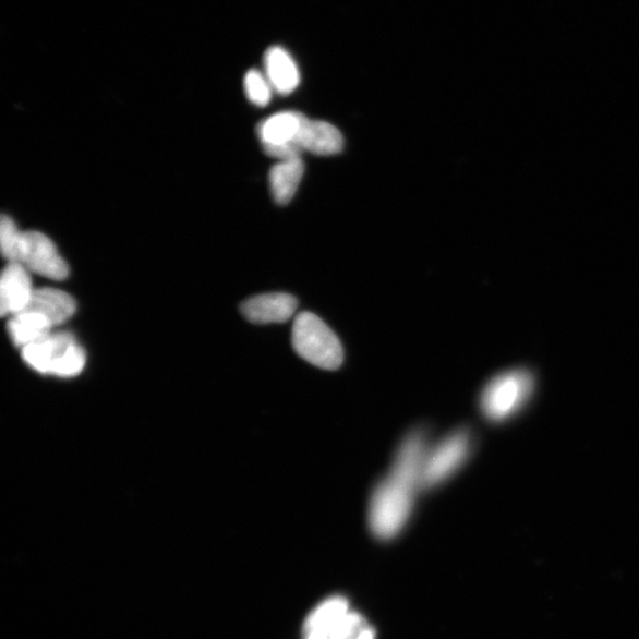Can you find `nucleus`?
Here are the masks:
<instances>
[{
  "mask_svg": "<svg viewBox=\"0 0 639 639\" xmlns=\"http://www.w3.org/2000/svg\"><path fill=\"white\" fill-rule=\"evenodd\" d=\"M244 91L250 103L257 107H266L272 100L274 89L267 76L253 69L245 74Z\"/></svg>",
  "mask_w": 639,
  "mask_h": 639,
  "instance_id": "nucleus-17",
  "label": "nucleus"
},
{
  "mask_svg": "<svg viewBox=\"0 0 639 639\" xmlns=\"http://www.w3.org/2000/svg\"><path fill=\"white\" fill-rule=\"evenodd\" d=\"M427 453L425 436L414 432L401 444L395 465L374 491L370 505V526L381 539L396 536L405 527L417 490H422V470Z\"/></svg>",
  "mask_w": 639,
  "mask_h": 639,
  "instance_id": "nucleus-1",
  "label": "nucleus"
},
{
  "mask_svg": "<svg viewBox=\"0 0 639 639\" xmlns=\"http://www.w3.org/2000/svg\"><path fill=\"white\" fill-rule=\"evenodd\" d=\"M264 69L273 89L281 95L293 93L300 85V71L291 55L281 47H272L264 55Z\"/></svg>",
  "mask_w": 639,
  "mask_h": 639,
  "instance_id": "nucleus-11",
  "label": "nucleus"
},
{
  "mask_svg": "<svg viewBox=\"0 0 639 639\" xmlns=\"http://www.w3.org/2000/svg\"><path fill=\"white\" fill-rule=\"evenodd\" d=\"M349 610V604L343 599H333L319 605L304 624V632L310 634L315 630L325 631L327 635L329 630L335 627L337 622L341 619Z\"/></svg>",
  "mask_w": 639,
  "mask_h": 639,
  "instance_id": "nucleus-15",
  "label": "nucleus"
},
{
  "mask_svg": "<svg viewBox=\"0 0 639 639\" xmlns=\"http://www.w3.org/2000/svg\"><path fill=\"white\" fill-rule=\"evenodd\" d=\"M470 443L469 433L460 430L444 438L435 449L427 451L422 470V490L436 487L460 469L470 453Z\"/></svg>",
  "mask_w": 639,
  "mask_h": 639,
  "instance_id": "nucleus-4",
  "label": "nucleus"
},
{
  "mask_svg": "<svg viewBox=\"0 0 639 639\" xmlns=\"http://www.w3.org/2000/svg\"><path fill=\"white\" fill-rule=\"evenodd\" d=\"M77 343L71 333H50L44 339L27 345L22 349L25 364L41 374H51L58 361Z\"/></svg>",
  "mask_w": 639,
  "mask_h": 639,
  "instance_id": "nucleus-8",
  "label": "nucleus"
},
{
  "mask_svg": "<svg viewBox=\"0 0 639 639\" xmlns=\"http://www.w3.org/2000/svg\"><path fill=\"white\" fill-rule=\"evenodd\" d=\"M373 632L369 629L363 635L360 636L359 639H373Z\"/></svg>",
  "mask_w": 639,
  "mask_h": 639,
  "instance_id": "nucleus-20",
  "label": "nucleus"
},
{
  "mask_svg": "<svg viewBox=\"0 0 639 639\" xmlns=\"http://www.w3.org/2000/svg\"><path fill=\"white\" fill-rule=\"evenodd\" d=\"M35 288L31 272L22 263L9 262L0 280V312L3 316L16 315L29 304Z\"/></svg>",
  "mask_w": 639,
  "mask_h": 639,
  "instance_id": "nucleus-6",
  "label": "nucleus"
},
{
  "mask_svg": "<svg viewBox=\"0 0 639 639\" xmlns=\"http://www.w3.org/2000/svg\"><path fill=\"white\" fill-rule=\"evenodd\" d=\"M304 173L301 158L279 161L269 172V186L274 201L287 205L294 198Z\"/></svg>",
  "mask_w": 639,
  "mask_h": 639,
  "instance_id": "nucleus-13",
  "label": "nucleus"
},
{
  "mask_svg": "<svg viewBox=\"0 0 639 639\" xmlns=\"http://www.w3.org/2000/svg\"><path fill=\"white\" fill-rule=\"evenodd\" d=\"M297 309L298 300L286 293L257 296L241 305V312L248 322L257 325L288 322Z\"/></svg>",
  "mask_w": 639,
  "mask_h": 639,
  "instance_id": "nucleus-7",
  "label": "nucleus"
},
{
  "mask_svg": "<svg viewBox=\"0 0 639 639\" xmlns=\"http://www.w3.org/2000/svg\"><path fill=\"white\" fill-rule=\"evenodd\" d=\"M308 120L303 114L287 110L274 114L258 123L257 135L264 146H277L297 142V137Z\"/></svg>",
  "mask_w": 639,
  "mask_h": 639,
  "instance_id": "nucleus-12",
  "label": "nucleus"
},
{
  "mask_svg": "<svg viewBox=\"0 0 639 639\" xmlns=\"http://www.w3.org/2000/svg\"><path fill=\"white\" fill-rule=\"evenodd\" d=\"M21 263L33 273L62 281L69 276L65 260L48 236L38 231L24 232V245Z\"/></svg>",
  "mask_w": 639,
  "mask_h": 639,
  "instance_id": "nucleus-5",
  "label": "nucleus"
},
{
  "mask_svg": "<svg viewBox=\"0 0 639 639\" xmlns=\"http://www.w3.org/2000/svg\"><path fill=\"white\" fill-rule=\"evenodd\" d=\"M52 326L48 319L38 313L23 311L13 315L8 324V330L13 343L21 349L50 335Z\"/></svg>",
  "mask_w": 639,
  "mask_h": 639,
  "instance_id": "nucleus-14",
  "label": "nucleus"
},
{
  "mask_svg": "<svg viewBox=\"0 0 639 639\" xmlns=\"http://www.w3.org/2000/svg\"><path fill=\"white\" fill-rule=\"evenodd\" d=\"M369 630L366 622L358 614H346L329 632V639H359Z\"/></svg>",
  "mask_w": 639,
  "mask_h": 639,
  "instance_id": "nucleus-18",
  "label": "nucleus"
},
{
  "mask_svg": "<svg viewBox=\"0 0 639 639\" xmlns=\"http://www.w3.org/2000/svg\"><path fill=\"white\" fill-rule=\"evenodd\" d=\"M293 346L297 353L314 366L337 370L342 365V345L322 318L303 312L296 318Z\"/></svg>",
  "mask_w": 639,
  "mask_h": 639,
  "instance_id": "nucleus-2",
  "label": "nucleus"
},
{
  "mask_svg": "<svg viewBox=\"0 0 639 639\" xmlns=\"http://www.w3.org/2000/svg\"><path fill=\"white\" fill-rule=\"evenodd\" d=\"M24 311H32L46 317L53 327L60 326L76 312V302L65 291L53 288L35 289Z\"/></svg>",
  "mask_w": 639,
  "mask_h": 639,
  "instance_id": "nucleus-10",
  "label": "nucleus"
},
{
  "mask_svg": "<svg viewBox=\"0 0 639 639\" xmlns=\"http://www.w3.org/2000/svg\"><path fill=\"white\" fill-rule=\"evenodd\" d=\"M297 143L303 152L319 157L339 155L345 145L343 136L336 126L326 121L310 119L304 121Z\"/></svg>",
  "mask_w": 639,
  "mask_h": 639,
  "instance_id": "nucleus-9",
  "label": "nucleus"
},
{
  "mask_svg": "<svg viewBox=\"0 0 639 639\" xmlns=\"http://www.w3.org/2000/svg\"><path fill=\"white\" fill-rule=\"evenodd\" d=\"M24 245V232L20 231L15 221L7 215L0 220V246L9 262L21 263Z\"/></svg>",
  "mask_w": 639,
  "mask_h": 639,
  "instance_id": "nucleus-16",
  "label": "nucleus"
},
{
  "mask_svg": "<svg viewBox=\"0 0 639 639\" xmlns=\"http://www.w3.org/2000/svg\"><path fill=\"white\" fill-rule=\"evenodd\" d=\"M308 636V639H329L328 635L322 630L312 631Z\"/></svg>",
  "mask_w": 639,
  "mask_h": 639,
  "instance_id": "nucleus-19",
  "label": "nucleus"
},
{
  "mask_svg": "<svg viewBox=\"0 0 639 639\" xmlns=\"http://www.w3.org/2000/svg\"><path fill=\"white\" fill-rule=\"evenodd\" d=\"M534 379L530 372L509 371L495 377L484 387L481 408L492 422H503L517 413L530 399Z\"/></svg>",
  "mask_w": 639,
  "mask_h": 639,
  "instance_id": "nucleus-3",
  "label": "nucleus"
}]
</instances>
